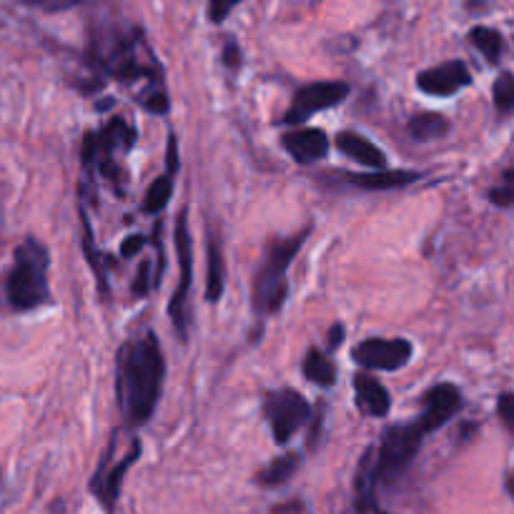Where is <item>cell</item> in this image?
<instances>
[{"instance_id": "6da1fadb", "label": "cell", "mask_w": 514, "mask_h": 514, "mask_svg": "<svg viewBox=\"0 0 514 514\" xmlns=\"http://www.w3.org/2000/svg\"><path fill=\"white\" fill-rule=\"evenodd\" d=\"M166 362L161 341L153 331L126 341L116 362V397L121 412L131 427H141L156 412L161 399Z\"/></svg>"}, {"instance_id": "7a4b0ae2", "label": "cell", "mask_w": 514, "mask_h": 514, "mask_svg": "<svg viewBox=\"0 0 514 514\" xmlns=\"http://www.w3.org/2000/svg\"><path fill=\"white\" fill-rule=\"evenodd\" d=\"M48 266L51 256L48 249L36 239H26L13 254V266L3 284L6 304L13 311H33L48 304L51 286H48Z\"/></svg>"}, {"instance_id": "3957f363", "label": "cell", "mask_w": 514, "mask_h": 514, "mask_svg": "<svg viewBox=\"0 0 514 514\" xmlns=\"http://www.w3.org/2000/svg\"><path fill=\"white\" fill-rule=\"evenodd\" d=\"M311 229L306 226L299 234L289 236V239H274L266 246L264 261H261L259 271L254 276V311L261 316L276 314L284 306L286 294H289V281H286V271H289L291 261L301 251V246L309 239Z\"/></svg>"}, {"instance_id": "277c9868", "label": "cell", "mask_w": 514, "mask_h": 514, "mask_svg": "<svg viewBox=\"0 0 514 514\" xmlns=\"http://www.w3.org/2000/svg\"><path fill=\"white\" fill-rule=\"evenodd\" d=\"M427 434L417 422L397 424L384 432L379 449L372 447V477L374 484H394L412 467Z\"/></svg>"}, {"instance_id": "5b68a950", "label": "cell", "mask_w": 514, "mask_h": 514, "mask_svg": "<svg viewBox=\"0 0 514 514\" xmlns=\"http://www.w3.org/2000/svg\"><path fill=\"white\" fill-rule=\"evenodd\" d=\"M176 254H179V286H176L171 304H168V314L174 321V329L179 331L181 339L186 341L189 336V291H191V276H194V246H191L189 221H186V211H181L179 221H176Z\"/></svg>"}, {"instance_id": "8992f818", "label": "cell", "mask_w": 514, "mask_h": 514, "mask_svg": "<svg viewBox=\"0 0 514 514\" xmlns=\"http://www.w3.org/2000/svg\"><path fill=\"white\" fill-rule=\"evenodd\" d=\"M264 414L266 419H269L274 442L286 444L294 437L296 429H301L309 422L311 407L299 392H294V389H279V392H271L269 397H266Z\"/></svg>"}, {"instance_id": "52a82bcc", "label": "cell", "mask_w": 514, "mask_h": 514, "mask_svg": "<svg viewBox=\"0 0 514 514\" xmlns=\"http://www.w3.org/2000/svg\"><path fill=\"white\" fill-rule=\"evenodd\" d=\"M349 91H352V88L344 81H319L309 83V86H301L299 91H296L294 101H291V108L286 111L284 123L296 126V123H304L306 118L314 116V113L339 106V103L349 96Z\"/></svg>"}, {"instance_id": "ba28073f", "label": "cell", "mask_w": 514, "mask_h": 514, "mask_svg": "<svg viewBox=\"0 0 514 514\" xmlns=\"http://www.w3.org/2000/svg\"><path fill=\"white\" fill-rule=\"evenodd\" d=\"M113 449H116V444H111L108 452L103 454L101 464H98L96 474H93L91 479V492L101 499L106 509L116 507L118 494H121L123 477H126L128 469H131L133 464L138 462V457H141V442H138V439L136 442H131V449H128L118 462H113Z\"/></svg>"}, {"instance_id": "9c48e42d", "label": "cell", "mask_w": 514, "mask_h": 514, "mask_svg": "<svg viewBox=\"0 0 514 514\" xmlns=\"http://www.w3.org/2000/svg\"><path fill=\"white\" fill-rule=\"evenodd\" d=\"M414 347L407 339H364L357 349H354V362L364 369H377V372H397V369L407 367L412 359Z\"/></svg>"}, {"instance_id": "30bf717a", "label": "cell", "mask_w": 514, "mask_h": 514, "mask_svg": "<svg viewBox=\"0 0 514 514\" xmlns=\"http://www.w3.org/2000/svg\"><path fill=\"white\" fill-rule=\"evenodd\" d=\"M133 143H136V131H133L126 121H121V118H113V121L108 123L106 128H101L98 133H88L86 143H83V161H96V166L101 168L103 174H111L113 151H116L118 146H121L123 151H128Z\"/></svg>"}, {"instance_id": "8fae6325", "label": "cell", "mask_w": 514, "mask_h": 514, "mask_svg": "<svg viewBox=\"0 0 514 514\" xmlns=\"http://www.w3.org/2000/svg\"><path fill=\"white\" fill-rule=\"evenodd\" d=\"M459 409H462V392H459V387L442 382L424 394L422 414H419L417 424L422 427L424 434L437 432V429H442Z\"/></svg>"}, {"instance_id": "7c38bea8", "label": "cell", "mask_w": 514, "mask_h": 514, "mask_svg": "<svg viewBox=\"0 0 514 514\" xmlns=\"http://www.w3.org/2000/svg\"><path fill=\"white\" fill-rule=\"evenodd\" d=\"M472 83V73H469L467 63L464 61H447L439 66L427 68L417 76V88L427 96L449 98L467 88Z\"/></svg>"}, {"instance_id": "4fadbf2b", "label": "cell", "mask_w": 514, "mask_h": 514, "mask_svg": "<svg viewBox=\"0 0 514 514\" xmlns=\"http://www.w3.org/2000/svg\"><path fill=\"white\" fill-rule=\"evenodd\" d=\"M281 146L286 148L296 163H316L329 153V138L321 128H296L281 136Z\"/></svg>"}, {"instance_id": "5bb4252c", "label": "cell", "mask_w": 514, "mask_h": 514, "mask_svg": "<svg viewBox=\"0 0 514 514\" xmlns=\"http://www.w3.org/2000/svg\"><path fill=\"white\" fill-rule=\"evenodd\" d=\"M354 392H357L359 409L369 417H387L389 409H392V397L384 389V384L377 382L372 374L359 372L354 377Z\"/></svg>"}, {"instance_id": "9a60e30c", "label": "cell", "mask_w": 514, "mask_h": 514, "mask_svg": "<svg viewBox=\"0 0 514 514\" xmlns=\"http://www.w3.org/2000/svg\"><path fill=\"white\" fill-rule=\"evenodd\" d=\"M336 148H339L344 156L354 158L357 163L374 168V171H382V168L387 166V156H384L382 148L374 146V143L369 141V138H364L362 133L341 131L339 136H336Z\"/></svg>"}, {"instance_id": "2e32d148", "label": "cell", "mask_w": 514, "mask_h": 514, "mask_svg": "<svg viewBox=\"0 0 514 514\" xmlns=\"http://www.w3.org/2000/svg\"><path fill=\"white\" fill-rule=\"evenodd\" d=\"M419 179V174L414 171H374V174H349L347 181L357 189L364 191H392L402 189V186L414 184Z\"/></svg>"}, {"instance_id": "e0dca14e", "label": "cell", "mask_w": 514, "mask_h": 514, "mask_svg": "<svg viewBox=\"0 0 514 514\" xmlns=\"http://www.w3.org/2000/svg\"><path fill=\"white\" fill-rule=\"evenodd\" d=\"M301 372L309 382H314L316 387H331L336 382V367L324 352L319 349H309L304 357V364H301Z\"/></svg>"}, {"instance_id": "ac0fdd59", "label": "cell", "mask_w": 514, "mask_h": 514, "mask_svg": "<svg viewBox=\"0 0 514 514\" xmlns=\"http://www.w3.org/2000/svg\"><path fill=\"white\" fill-rule=\"evenodd\" d=\"M209 274H206V299L219 301L224 296V256L216 239H209Z\"/></svg>"}, {"instance_id": "d6986e66", "label": "cell", "mask_w": 514, "mask_h": 514, "mask_svg": "<svg viewBox=\"0 0 514 514\" xmlns=\"http://www.w3.org/2000/svg\"><path fill=\"white\" fill-rule=\"evenodd\" d=\"M296 469H299V457L296 454H284V457H276L266 469H261L256 482L261 487H279V484H286L294 477Z\"/></svg>"}, {"instance_id": "ffe728a7", "label": "cell", "mask_w": 514, "mask_h": 514, "mask_svg": "<svg viewBox=\"0 0 514 514\" xmlns=\"http://www.w3.org/2000/svg\"><path fill=\"white\" fill-rule=\"evenodd\" d=\"M407 131L417 141H432V138H442L449 131V121L439 113H419L409 121Z\"/></svg>"}, {"instance_id": "44dd1931", "label": "cell", "mask_w": 514, "mask_h": 514, "mask_svg": "<svg viewBox=\"0 0 514 514\" xmlns=\"http://www.w3.org/2000/svg\"><path fill=\"white\" fill-rule=\"evenodd\" d=\"M469 43H472V46L477 48L489 63H497L499 58H502L504 38L499 36V31H494V28H487V26L472 28V31H469Z\"/></svg>"}, {"instance_id": "7402d4cb", "label": "cell", "mask_w": 514, "mask_h": 514, "mask_svg": "<svg viewBox=\"0 0 514 514\" xmlns=\"http://www.w3.org/2000/svg\"><path fill=\"white\" fill-rule=\"evenodd\" d=\"M81 219H83V254L88 256V264H91V269L96 271V281H98V286H101V294L106 296V294H108L106 264H111V259H108V256L98 254V249H93V229H91V221H88V216L83 214V211H81Z\"/></svg>"}, {"instance_id": "603a6c76", "label": "cell", "mask_w": 514, "mask_h": 514, "mask_svg": "<svg viewBox=\"0 0 514 514\" xmlns=\"http://www.w3.org/2000/svg\"><path fill=\"white\" fill-rule=\"evenodd\" d=\"M174 176L176 174H163L161 179L153 181L146 191V201H143V211L146 214H161L168 206L171 196H174Z\"/></svg>"}, {"instance_id": "cb8c5ba5", "label": "cell", "mask_w": 514, "mask_h": 514, "mask_svg": "<svg viewBox=\"0 0 514 514\" xmlns=\"http://www.w3.org/2000/svg\"><path fill=\"white\" fill-rule=\"evenodd\" d=\"M492 96H494V108H497L499 113L514 111V73H502V76L494 81Z\"/></svg>"}, {"instance_id": "d4e9b609", "label": "cell", "mask_w": 514, "mask_h": 514, "mask_svg": "<svg viewBox=\"0 0 514 514\" xmlns=\"http://www.w3.org/2000/svg\"><path fill=\"white\" fill-rule=\"evenodd\" d=\"M489 201H492L494 206H502V209L514 206V168H507V171H504L502 184L494 186V189L489 191Z\"/></svg>"}, {"instance_id": "484cf974", "label": "cell", "mask_w": 514, "mask_h": 514, "mask_svg": "<svg viewBox=\"0 0 514 514\" xmlns=\"http://www.w3.org/2000/svg\"><path fill=\"white\" fill-rule=\"evenodd\" d=\"M23 6L28 8H36V11L43 13H66L73 11V8L83 6L86 0H21Z\"/></svg>"}, {"instance_id": "4316f807", "label": "cell", "mask_w": 514, "mask_h": 514, "mask_svg": "<svg viewBox=\"0 0 514 514\" xmlns=\"http://www.w3.org/2000/svg\"><path fill=\"white\" fill-rule=\"evenodd\" d=\"M239 3H244V0H209V21L219 26V23H224L231 16V11Z\"/></svg>"}, {"instance_id": "83f0119b", "label": "cell", "mask_w": 514, "mask_h": 514, "mask_svg": "<svg viewBox=\"0 0 514 514\" xmlns=\"http://www.w3.org/2000/svg\"><path fill=\"white\" fill-rule=\"evenodd\" d=\"M497 412L502 417V422L507 424L509 432L514 434V394H502L497 402Z\"/></svg>"}, {"instance_id": "f1b7e54d", "label": "cell", "mask_w": 514, "mask_h": 514, "mask_svg": "<svg viewBox=\"0 0 514 514\" xmlns=\"http://www.w3.org/2000/svg\"><path fill=\"white\" fill-rule=\"evenodd\" d=\"M221 61L229 71H239L241 68V48L236 41H226L224 51H221Z\"/></svg>"}, {"instance_id": "f546056e", "label": "cell", "mask_w": 514, "mask_h": 514, "mask_svg": "<svg viewBox=\"0 0 514 514\" xmlns=\"http://www.w3.org/2000/svg\"><path fill=\"white\" fill-rule=\"evenodd\" d=\"M151 264L148 261H143L141 266H138V274H136V281H133V294L136 296H146L148 289H151Z\"/></svg>"}, {"instance_id": "4dcf8cb0", "label": "cell", "mask_w": 514, "mask_h": 514, "mask_svg": "<svg viewBox=\"0 0 514 514\" xmlns=\"http://www.w3.org/2000/svg\"><path fill=\"white\" fill-rule=\"evenodd\" d=\"M143 246H146V239H143V236H128L121 246V256L123 259H131V256H136Z\"/></svg>"}, {"instance_id": "1f68e13d", "label": "cell", "mask_w": 514, "mask_h": 514, "mask_svg": "<svg viewBox=\"0 0 514 514\" xmlns=\"http://www.w3.org/2000/svg\"><path fill=\"white\" fill-rule=\"evenodd\" d=\"M341 339H344V326H341V324L331 326V331H329V347L336 349L341 344Z\"/></svg>"}, {"instance_id": "d6a6232c", "label": "cell", "mask_w": 514, "mask_h": 514, "mask_svg": "<svg viewBox=\"0 0 514 514\" xmlns=\"http://www.w3.org/2000/svg\"><path fill=\"white\" fill-rule=\"evenodd\" d=\"M489 0H464V6L469 8V11H479L482 6H487Z\"/></svg>"}, {"instance_id": "836d02e7", "label": "cell", "mask_w": 514, "mask_h": 514, "mask_svg": "<svg viewBox=\"0 0 514 514\" xmlns=\"http://www.w3.org/2000/svg\"><path fill=\"white\" fill-rule=\"evenodd\" d=\"M51 514H66V504H63L61 499H58V502H53V507H51Z\"/></svg>"}, {"instance_id": "e575fe53", "label": "cell", "mask_w": 514, "mask_h": 514, "mask_svg": "<svg viewBox=\"0 0 514 514\" xmlns=\"http://www.w3.org/2000/svg\"><path fill=\"white\" fill-rule=\"evenodd\" d=\"M509 494H512V497H514V479H512V482H509Z\"/></svg>"}, {"instance_id": "d590c367", "label": "cell", "mask_w": 514, "mask_h": 514, "mask_svg": "<svg viewBox=\"0 0 514 514\" xmlns=\"http://www.w3.org/2000/svg\"><path fill=\"white\" fill-rule=\"evenodd\" d=\"M0 487H3V477H0Z\"/></svg>"}]
</instances>
